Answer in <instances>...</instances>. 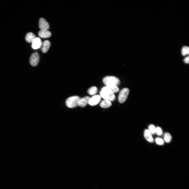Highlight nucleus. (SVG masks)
Masks as SVG:
<instances>
[{
  "mask_svg": "<svg viewBox=\"0 0 189 189\" xmlns=\"http://www.w3.org/2000/svg\"><path fill=\"white\" fill-rule=\"evenodd\" d=\"M101 97L104 99L108 100L110 101H114L116 98L114 93L108 86L103 87L100 92Z\"/></svg>",
  "mask_w": 189,
  "mask_h": 189,
  "instance_id": "1",
  "label": "nucleus"
},
{
  "mask_svg": "<svg viewBox=\"0 0 189 189\" xmlns=\"http://www.w3.org/2000/svg\"><path fill=\"white\" fill-rule=\"evenodd\" d=\"M103 82L106 86H118L120 81L119 78L116 77L107 76L103 78Z\"/></svg>",
  "mask_w": 189,
  "mask_h": 189,
  "instance_id": "2",
  "label": "nucleus"
},
{
  "mask_svg": "<svg viewBox=\"0 0 189 189\" xmlns=\"http://www.w3.org/2000/svg\"><path fill=\"white\" fill-rule=\"evenodd\" d=\"M80 98L77 96H74L68 98L66 101V104L68 107L72 108L77 106Z\"/></svg>",
  "mask_w": 189,
  "mask_h": 189,
  "instance_id": "3",
  "label": "nucleus"
},
{
  "mask_svg": "<svg viewBox=\"0 0 189 189\" xmlns=\"http://www.w3.org/2000/svg\"><path fill=\"white\" fill-rule=\"evenodd\" d=\"M128 88H124L120 92L118 97V101L120 103H123L126 100L129 93Z\"/></svg>",
  "mask_w": 189,
  "mask_h": 189,
  "instance_id": "4",
  "label": "nucleus"
},
{
  "mask_svg": "<svg viewBox=\"0 0 189 189\" xmlns=\"http://www.w3.org/2000/svg\"><path fill=\"white\" fill-rule=\"evenodd\" d=\"M39 60V56L38 53L35 52L33 53L30 59V62L31 65L35 66L38 64Z\"/></svg>",
  "mask_w": 189,
  "mask_h": 189,
  "instance_id": "5",
  "label": "nucleus"
},
{
  "mask_svg": "<svg viewBox=\"0 0 189 189\" xmlns=\"http://www.w3.org/2000/svg\"><path fill=\"white\" fill-rule=\"evenodd\" d=\"M39 27L41 30H48L49 28L48 23L43 18H41L39 19Z\"/></svg>",
  "mask_w": 189,
  "mask_h": 189,
  "instance_id": "6",
  "label": "nucleus"
},
{
  "mask_svg": "<svg viewBox=\"0 0 189 189\" xmlns=\"http://www.w3.org/2000/svg\"><path fill=\"white\" fill-rule=\"evenodd\" d=\"M101 99V97L99 95L93 96L90 98L88 103L91 106H94L98 104Z\"/></svg>",
  "mask_w": 189,
  "mask_h": 189,
  "instance_id": "7",
  "label": "nucleus"
},
{
  "mask_svg": "<svg viewBox=\"0 0 189 189\" xmlns=\"http://www.w3.org/2000/svg\"><path fill=\"white\" fill-rule=\"evenodd\" d=\"M32 47L34 49L41 48L42 42L41 39L39 37H35L32 42Z\"/></svg>",
  "mask_w": 189,
  "mask_h": 189,
  "instance_id": "8",
  "label": "nucleus"
},
{
  "mask_svg": "<svg viewBox=\"0 0 189 189\" xmlns=\"http://www.w3.org/2000/svg\"><path fill=\"white\" fill-rule=\"evenodd\" d=\"M90 97L88 96H86L79 99L78 105L81 107H84L88 103Z\"/></svg>",
  "mask_w": 189,
  "mask_h": 189,
  "instance_id": "9",
  "label": "nucleus"
},
{
  "mask_svg": "<svg viewBox=\"0 0 189 189\" xmlns=\"http://www.w3.org/2000/svg\"><path fill=\"white\" fill-rule=\"evenodd\" d=\"M38 35L41 38H45L50 37L51 32L48 30H41L38 32Z\"/></svg>",
  "mask_w": 189,
  "mask_h": 189,
  "instance_id": "10",
  "label": "nucleus"
},
{
  "mask_svg": "<svg viewBox=\"0 0 189 189\" xmlns=\"http://www.w3.org/2000/svg\"><path fill=\"white\" fill-rule=\"evenodd\" d=\"M50 45V42L48 40H45L42 43L41 48L42 51L46 53L48 50Z\"/></svg>",
  "mask_w": 189,
  "mask_h": 189,
  "instance_id": "11",
  "label": "nucleus"
},
{
  "mask_svg": "<svg viewBox=\"0 0 189 189\" xmlns=\"http://www.w3.org/2000/svg\"><path fill=\"white\" fill-rule=\"evenodd\" d=\"M144 135L145 139L148 142L150 143L154 142V140L152 134L148 129H146L144 130Z\"/></svg>",
  "mask_w": 189,
  "mask_h": 189,
  "instance_id": "12",
  "label": "nucleus"
},
{
  "mask_svg": "<svg viewBox=\"0 0 189 189\" xmlns=\"http://www.w3.org/2000/svg\"><path fill=\"white\" fill-rule=\"evenodd\" d=\"M112 103L109 100L104 99L102 100L101 102L100 105L101 107L103 108H107L111 106Z\"/></svg>",
  "mask_w": 189,
  "mask_h": 189,
  "instance_id": "13",
  "label": "nucleus"
},
{
  "mask_svg": "<svg viewBox=\"0 0 189 189\" xmlns=\"http://www.w3.org/2000/svg\"><path fill=\"white\" fill-rule=\"evenodd\" d=\"M35 35L32 32L27 33L25 36L26 41L28 43H32L33 40L35 38Z\"/></svg>",
  "mask_w": 189,
  "mask_h": 189,
  "instance_id": "14",
  "label": "nucleus"
},
{
  "mask_svg": "<svg viewBox=\"0 0 189 189\" xmlns=\"http://www.w3.org/2000/svg\"><path fill=\"white\" fill-rule=\"evenodd\" d=\"M172 136L170 133L168 132L165 133L164 135V140L167 143H169L172 139Z\"/></svg>",
  "mask_w": 189,
  "mask_h": 189,
  "instance_id": "15",
  "label": "nucleus"
},
{
  "mask_svg": "<svg viewBox=\"0 0 189 189\" xmlns=\"http://www.w3.org/2000/svg\"><path fill=\"white\" fill-rule=\"evenodd\" d=\"M97 88L95 86H93L90 88L88 90V93L90 95L96 94L97 91Z\"/></svg>",
  "mask_w": 189,
  "mask_h": 189,
  "instance_id": "16",
  "label": "nucleus"
},
{
  "mask_svg": "<svg viewBox=\"0 0 189 189\" xmlns=\"http://www.w3.org/2000/svg\"><path fill=\"white\" fill-rule=\"evenodd\" d=\"M148 130L152 135L156 134V127L154 125L151 124L149 125Z\"/></svg>",
  "mask_w": 189,
  "mask_h": 189,
  "instance_id": "17",
  "label": "nucleus"
},
{
  "mask_svg": "<svg viewBox=\"0 0 189 189\" xmlns=\"http://www.w3.org/2000/svg\"><path fill=\"white\" fill-rule=\"evenodd\" d=\"M181 53L182 55L185 56L189 53V48L187 46H184L182 49Z\"/></svg>",
  "mask_w": 189,
  "mask_h": 189,
  "instance_id": "18",
  "label": "nucleus"
},
{
  "mask_svg": "<svg viewBox=\"0 0 189 189\" xmlns=\"http://www.w3.org/2000/svg\"><path fill=\"white\" fill-rule=\"evenodd\" d=\"M155 141L156 143L159 145H162L164 144V140L160 138L157 137L156 138Z\"/></svg>",
  "mask_w": 189,
  "mask_h": 189,
  "instance_id": "19",
  "label": "nucleus"
},
{
  "mask_svg": "<svg viewBox=\"0 0 189 189\" xmlns=\"http://www.w3.org/2000/svg\"><path fill=\"white\" fill-rule=\"evenodd\" d=\"M107 86L109 87L114 93L117 92L119 90V88L117 86Z\"/></svg>",
  "mask_w": 189,
  "mask_h": 189,
  "instance_id": "20",
  "label": "nucleus"
},
{
  "mask_svg": "<svg viewBox=\"0 0 189 189\" xmlns=\"http://www.w3.org/2000/svg\"><path fill=\"white\" fill-rule=\"evenodd\" d=\"M163 132L162 129L159 127H156V133L158 136H161Z\"/></svg>",
  "mask_w": 189,
  "mask_h": 189,
  "instance_id": "21",
  "label": "nucleus"
},
{
  "mask_svg": "<svg viewBox=\"0 0 189 189\" xmlns=\"http://www.w3.org/2000/svg\"><path fill=\"white\" fill-rule=\"evenodd\" d=\"M189 56L185 58L184 59L183 61L186 63L188 64L189 63Z\"/></svg>",
  "mask_w": 189,
  "mask_h": 189,
  "instance_id": "22",
  "label": "nucleus"
}]
</instances>
